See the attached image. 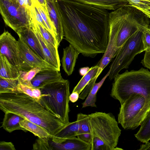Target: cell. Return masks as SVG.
I'll return each instance as SVG.
<instances>
[{"mask_svg": "<svg viewBox=\"0 0 150 150\" xmlns=\"http://www.w3.org/2000/svg\"><path fill=\"white\" fill-rule=\"evenodd\" d=\"M89 69L90 68L88 67L81 68L79 70L80 74L82 76H84L88 72Z\"/></svg>", "mask_w": 150, "mask_h": 150, "instance_id": "cell-42", "label": "cell"}, {"mask_svg": "<svg viewBox=\"0 0 150 150\" xmlns=\"http://www.w3.org/2000/svg\"><path fill=\"white\" fill-rule=\"evenodd\" d=\"M121 11L119 8L109 13V40L106 50L100 60L96 76L98 77L103 69L117 54L116 43L119 31Z\"/></svg>", "mask_w": 150, "mask_h": 150, "instance_id": "cell-9", "label": "cell"}, {"mask_svg": "<svg viewBox=\"0 0 150 150\" xmlns=\"http://www.w3.org/2000/svg\"><path fill=\"white\" fill-rule=\"evenodd\" d=\"M107 10L114 11L122 6H131L126 0H73Z\"/></svg>", "mask_w": 150, "mask_h": 150, "instance_id": "cell-18", "label": "cell"}, {"mask_svg": "<svg viewBox=\"0 0 150 150\" xmlns=\"http://www.w3.org/2000/svg\"><path fill=\"white\" fill-rule=\"evenodd\" d=\"M49 142L51 150H91V144L77 137L64 139L54 136L49 137Z\"/></svg>", "mask_w": 150, "mask_h": 150, "instance_id": "cell-13", "label": "cell"}, {"mask_svg": "<svg viewBox=\"0 0 150 150\" xmlns=\"http://www.w3.org/2000/svg\"><path fill=\"white\" fill-rule=\"evenodd\" d=\"M76 120L78 122L79 125L78 134L82 133H91L88 123V115L81 113H79L77 115Z\"/></svg>", "mask_w": 150, "mask_h": 150, "instance_id": "cell-32", "label": "cell"}, {"mask_svg": "<svg viewBox=\"0 0 150 150\" xmlns=\"http://www.w3.org/2000/svg\"><path fill=\"white\" fill-rule=\"evenodd\" d=\"M77 137L84 142L91 144V133L79 134L77 135Z\"/></svg>", "mask_w": 150, "mask_h": 150, "instance_id": "cell-39", "label": "cell"}, {"mask_svg": "<svg viewBox=\"0 0 150 150\" xmlns=\"http://www.w3.org/2000/svg\"><path fill=\"white\" fill-rule=\"evenodd\" d=\"M31 21L35 23L41 35L47 43L50 46L58 49L59 45L56 38L54 37L48 30L38 22L35 18L32 16H31Z\"/></svg>", "mask_w": 150, "mask_h": 150, "instance_id": "cell-26", "label": "cell"}, {"mask_svg": "<svg viewBox=\"0 0 150 150\" xmlns=\"http://www.w3.org/2000/svg\"><path fill=\"white\" fill-rule=\"evenodd\" d=\"M49 138H38L33 145V149L51 150L49 142Z\"/></svg>", "mask_w": 150, "mask_h": 150, "instance_id": "cell-33", "label": "cell"}, {"mask_svg": "<svg viewBox=\"0 0 150 150\" xmlns=\"http://www.w3.org/2000/svg\"><path fill=\"white\" fill-rule=\"evenodd\" d=\"M41 103L65 124L69 122V82L64 79L40 89Z\"/></svg>", "mask_w": 150, "mask_h": 150, "instance_id": "cell-5", "label": "cell"}, {"mask_svg": "<svg viewBox=\"0 0 150 150\" xmlns=\"http://www.w3.org/2000/svg\"><path fill=\"white\" fill-rule=\"evenodd\" d=\"M110 70V68L108 72L100 81L95 83L85 101L82 103V108L88 106L96 107V101L97 93L103 85L105 79L109 76Z\"/></svg>", "mask_w": 150, "mask_h": 150, "instance_id": "cell-23", "label": "cell"}, {"mask_svg": "<svg viewBox=\"0 0 150 150\" xmlns=\"http://www.w3.org/2000/svg\"><path fill=\"white\" fill-rule=\"evenodd\" d=\"M139 150H150V142H149L140 145Z\"/></svg>", "mask_w": 150, "mask_h": 150, "instance_id": "cell-41", "label": "cell"}, {"mask_svg": "<svg viewBox=\"0 0 150 150\" xmlns=\"http://www.w3.org/2000/svg\"><path fill=\"white\" fill-rule=\"evenodd\" d=\"M42 69L40 67H37L28 71H19L18 82L23 84L33 86L31 83V81Z\"/></svg>", "mask_w": 150, "mask_h": 150, "instance_id": "cell-28", "label": "cell"}, {"mask_svg": "<svg viewBox=\"0 0 150 150\" xmlns=\"http://www.w3.org/2000/svg\"><path fill=\"white\" fill-rule=\"evenodd\" d=\"M91 137V150H119L121 130L111 113L96 112L88 115Z\"/></svg>", "mask_w": 150, "mask_h": 150, "instance_id": "cell-3", "label": "cell"}, {"mask_svg": "<svg viewBox=\"0 0 150 150\" xmlns=\"http://www.w3.org/2000/svg\"><path fill=\"white\" fill-rule=\"evenodd\" d=\"M13 144L11 142L1 141L0 142V150H15Z\"/></svg>", "mask_w": 150, "mask_h": 150, "instance_id": "cell-38", "label": "cell"}, {"mask_svg": "<svg viewBox=\"0 0 150 150\" xmlns=\"http://www.w3.org/2000/svg\"><path fill=\"white\" fill-rule=\"evenodd\" d=\"M0 54L5 56L19 71L20 59L18 41L5 30L0 36Z\"/></svg>", "mask_w": 150, "mask_h": 150, "instance_id": "cell-11", "label": "cell"}, {"mask_svg": "<svg viewBox=\"0 0 150 150\" xmlns=\"http://www.w3.org/2000/svg\"><path fill=\"white\" fill-rule=\"evenodd\" d=\"M17 90L18 92L24 93L37 100H39L42 96L40 89L33 86L23 84L18 82V81Z\"/></svg>", "mask_w": 150, "mask_h": 150, "instance_id": "cell-27", "label": "cell"}, {"mask_svg": "<svg viewBox=\"0 0 150 150\" xmlns=\"http://www.w3.org/2000/svg\"><path fill=\"white\" fill-rule=\"evenodd\" d=\"M30 49L40 57L45 60L39 41L31 25L23 27L16 33Z\"/></svg>", "mask_w": 150, "mask_h": 150, "instance_id": "cell-16", "label": "cell"}, {"mask_svg": "<svg viewBox=\"0 0 150 150\" xmlns=\"http://www.w3.org/2000/svg\"><path fill=\"white\" fill-rule=\"evenodd\" d=\"M21 127L26 131H29L38 138H42L51 137L53 136L50 134L45 129L40 126L25 119L20 123Z\"/></svg>", "mask_w": 150, "mask_h": 150, "instance_id": "cell-21", "label": "cell"}, {"mask_svg": "<svg viewBox=\"0 0 150 150\" xmlns=\"http://www.w3.org/2000/svg\"><path fill=\"white\" fill-rule=\"evenodd\" d=\"M44 8L47 14L49 16L45 0H37Z\"/></svg>", "mask_w": 150, "mask_h": 150, "instance_id": "cell-43", "label": "cell"}, {"mask_svg": "<svg viewBox=\"0 0 150 150\" xmlns=\"http://www.w3.org/2000/svg\"><path fill=\"white\" fill-rule=\"evenodd\" d=\"M32 3L37 8L43 19L49 31L56 38L55 30L49 17L47 14L42 5L37 0H31Z\"/></svg>", "mask_w": 150, "mask_h": 150, "instance_id": "cell-30", "label": "cell"}, {"mask_svg": "<svg viewBox=\"0 0 150 150\" xmlns=\"http://www.w3.org/2000/svg\"><path fill=\"white\" fill-rule=\"evenodd\" d=\"M18 1L19 4L21 6L25 7L24 0H18Z\"/></svg>", "mask_w": 150, "mask_h": 150, "instance_id": "cell-44", "label": "cell"}, {"mask_svg": "<svg viewBox=\"0 0 150 150\" xmlns=\"http://www.w3.org/2000/svg\"><path fill=\"white\" fill-rule=\"evenodd\" d=\"M141 63L144 67L150 70V52L145 51Z\"/></svg>", "mask_w": 150, "mask_h": 150, "instance_id": "cell-37", "label": "cell"}, {"mask_svg": "<svg viewBox=\"0 0 150 150\" xmlns=\"http://www.w3.org/2000/svg\"><path fill=\"white\" fill-rule=\"evenodd\" d=\"M150 111V101L140 94H132L121 104L118 122L125 129H134L142 125Z\"/></svg>", "mask_w": 150, "mask_h": 150, "instance_id": "cell-6", "label": "cell"}, {"mask_svg": "<svg viewBox=\"0 0 150 150\" xmlns=\"http://www.w3.org/2000/svg\"><path fill=\"white\" fill-rule=\"evenodd\" d=\"M142 41L145 51L150 52V27L149 26L143 32Z\"/></svg>", "mask_w": 150, "mask_h": 150, "instance_id": "cell-35", "label": "cell"}, {"mask_svg": "<svg viewBox=\"0 0 150 150\" xmlns=\"http://www.w3.org/2000/svg\"><path fill=\"white\" fill-rule=\"evenodd\" d=\"M25 118L16 113L10 112L5 113L2 127L6 131L10 133L15 130H21L26 131L21 127L20 122Z\"/></svg>", "mask_w": 150, "mask_h": 150, "instance_id": "cell-19", "label": "cell"}, {"mask_svg": "<svg viewBox=\"0 0 150 150\" xmlns=\"http://www.w3.org/2000/svg\"><path fill=\"white\" fill-rule=\"evenodd\" d=\"M80 53L70 44L63 49L62 62L63 70L69 76L73 72L77 59Z\"/></svg>", "mask_w": 150, "mask_h": 150, "instance_id": "cell-17", "label": "cell"}, {"mask_svg": "<svg viewBox=\"0 0 150 150\" xmlns=\"http://www.w3.org/2000/svg\"><path fill=\"white\" fill-rule=\"evenodd\" d=\"M18 41L20 59L19 71H28L37 67L53 68L32 51L21 39L19 38Z\"/></svg>", "mask_w": 150, "mask_h": 150, "instance_id": "cell-10", "label": "cell"}, {"mask_svg": "<svg viewBox=\"0 0 150 150\" xmlns=\"http://www.w3.org/2000/svg\"><path fill=\"white\" fill-rule=\"evenodd\" d=\"M18 83V79L0 78V93L17 92Z\"/></svg>", "mask_w": 150, "mask_h": 150, "instance_id": "cell-29", "label": "cell"}, {"mask_svg": "<svg viewBox=\"0 0 150 150\" xmlns=\"http://www.w3.org/2000/svg\"><path fill=\"white\" fill-rule=\"evenodd\" d=\"M79 94L76 92H72L69 96V100L72 103L77 101L79 98Z\"/></svg>", "mask_w": 150, "mask_h": 150, "instance_id": "cell-40", "label": "cell"}, {"mask_svg": "<svg viewBox=\"0 0 150 150\" xmlns=\"http://www.w3.org/2000/svg\"><path fill=\"white\" fill-rule=\"evenodd\" d=\"M129 4L145 14L150 19V0H126Z\"/></svg>", "mask_w": 150, "mask_h": 150, "instance_id": "cell-31", "label": "cell"}, {"mask_svg": "<svg viewBox=\"0 0 150 150\" xmlns=\"http://www.w3.org/2000/svg\"><path fill=\"white\" fill-rule=\"evenodd\" d=\"M64 39L85 56L105 53L108 44V10L73 0H56Z\"/></svg>", "mask_w": 150, "mask_h": 150, "instance_id": "cell-1", "label": "cell"}, {"mask_svg": "<svg viewBox=\"0 0 150 150\" xmlns=\"http://www.w3.org/2000/svg\"><path fill=\"white\" fill-rule=\"evenodd\" d=\"M19 71L4 55L0 54V78L17 79Z\"/></svg>", "mask_w": 150, "mask_h": 150, "instance_id": "cell-20", "label": "cell"}, {"mask_svg": "<svg viewBox=\"0 0 150 150\" xmlns=\"http://www.w3.org/2000/svg\"><path fill=\"white\" fill-rule=\"evenodd\" d=\"M39 43L45 60L53 68L60 71V63L58 49L50 46L41 35L35 23L31 21V25Z\"/></svg>", "mask_w": 150, "mask_h": 150, "instance_id": "cell-12", "label": "cell"}, {"mask_svg": "<svg viewBox=\"0 0 150 150\" xmlns=\"http://www.w3.org/2000/svg\"><path fill=\"white\" fill-rule=\"evenodd\" d=\"M134 93L140 94L150 101V71L148 69L126 70L114 78L111 97L121 104Z\"/></svg>", "mask_w": 150, "mask_h": 150, "instance_id": "cell-4", "label": "cell"}, {"mask_svg": "<svg viewBox=\"0 0 150 150\" xmlns=\"http://www.w3.org/2000/svg\"><path fill=\"white\" fill-rule=\"evenodd\" d=\"M30 11L31 16L33 17L36 21L40 23L44 27L49 31L38 9L32 4L30 9Z\"/></svg>", "mask_w": 150, "mask_h": 150, "instance_id": "cell-34", "label": "cell"}, {"mask_svg": "<svg viewBox=\"0 0 150 150\" xmlns=\"http://www.w3.org/2000/svg\"><path fill=\"white\" fill-rule=\"evenodd\" d=\"M150 27V25H149V26Z\"/></svg>", "mask_w": 150, "mask_h": 150, "instance_id": "cell-45", "label": "cell"}, {"mask_svg": "<svg viewBox=\"0 0 150 150\" xmlns=\"http://www.w3.org/2000/svg\"><path fill=\"white\" fill-rule=\"evenodd\" d=\"M146 28L138 29L119 50L110 66L111 70L108 76L110 80L113 79L122 70L128 68L137 54L145 51L142 41V34Z\"/></svg>", "mask_w": 150, "mask_h": 150, "instance_id": "cell-7", "label": "cell"}, {"mask_svg": "<svg viewBox=\"0 0 150 150\" xmlns=\"http://www.w3.org/2000/svg\"><path fill=\"white\" fill-rule=\"evenodd\" d=\"M50 18L54 27L56 38L59 45L64 36L60 11L56 0H45Z\"/></svg>", "mask_w": 150, "mask_h": 150, "instance_id": "cell-14", "label": "cell"}, {"mask_svg": "<svg viewBox=\"0 0 150 150\" xmlns=\"http://www.w3.org/2000/svg\"><path fill=\"white\" fill-rule=\"evenodd\" d=\"M0 109L12 112L43 127L54 136L66 125L40 102L22 93H0Z\"/></svg>", "mask_w": 150, "mask_h": 150, "instance_id": "cell-2", "label": "cell"}, {"mask_svg": "<svg viewBox=\"0 0 150 150\" xmlns=\"http://www.w3.org/2000/svg\"><path fill=\"white\" fill-rule=\"evenodd\" d=\"M99 66V63L96 65L91 67L88 72L81 79L74 88L72 92H76L79 94L92 79L96 77Z\"/></svg>", "mask_w": 150, "mask_h": 150, "instance_id": "cell-24", "label": "cell"}, {"mask_svg": "<svg viewBox=\"0 0 150 150\" xmlns=\"http://www.w3.org/2000/svg\"><path fill=\"white\" fill-rule=\"evenodd\" d=\"M97 78V77H95L89 82L79 94V98L83 100L87 97L96 83Z\"/></svg>", "mask_w": 150, "mask_h": 150, "instance_id": "cell-36", "label": "cell"}, {"mask_svg": "<svg viewBox=\"0 0 150 150\" xmlns=\"http://www.w3.org/2000/svg\"><path fill=\"white\" fill-rule=\"evenodd\" d=\"M63 79L59 71L53 68H42L31 82L33 86L40 89L48 84Z\"/></svg>", "mask_w": 150, "mask_h": 150, "instance_id": "cell-15", "label": "cell"}, {"mask_svg": "<svg viewBox=\"0 0 150 150\" xmlns=\"http://www.w3.org/2000/svg\"><path fill=\"white\" fill-rule=\"evenodd\" d=\"M79 130V125L77 120L69 122L66 124L54 136L60 139H64L77 137Z\"/></svg>", "mask_w": 150, "mask_h": 150, "instance_id": "cell-22", "label": "cell"}, {"mask_svg": "<svg viewBox=\"0 0 150 150\" xmlns=\"http://www.w3.org/2000/svg\"><path fill=\"white\" fill-rule=\"evenodd\" d=\"M17 0L18 1V0Z\"/></svg>", "mask_w": 150, "mask_h": 150, "instance_id": "cell-46", "label": "cell"}, {"mask_svg": "<svg viewBox=\"0 0 150 150\" xmlns=\"http://www.w3.org/2000/svg\"><path fill=\"white\" fill-rule=\"evenodd\" d=\"M134 136L138 141L143 143L150 140V111Z\"/></svg>", "mask_w": 150, "mask_h": 150, "instance_id": "cell-25", "label": "cell"}, {"mask_svg": "<svg viewBox=\"0 0 150 150\" xmlns=\"http://www.w3.org/2000/svg\"><path fill=\"white\" fill-rule=\"evenodd\" d=\"M0 12L5 24L16 33L31 25L30 10L21 6L17 0H0Z\"/></svg>", "mask_w": 150, "mask_h": 150, "instance_id": "cell-8", "label": "cell"}]
</instances>
